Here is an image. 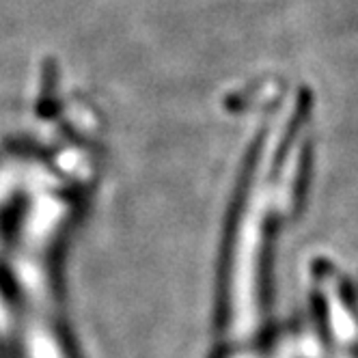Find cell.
<instances>
[{
	"instance_id": "1",
	"label": "cell",
	"mask_w": 358,
	"mask_h": 358,
	"mask_svg": "<svg viewBox=\"0 0 358 358\" xmlns=\"http://www.w3.org/2000/svg\"><path fill=\"white\" fill-rule=\"evenodd\" d=\"M45 255L48 248L39 240L20 242L15 276L22 294H27L31 313L9 317L0 302V341L13 358H73L50 313Z\"/></svg>"
}]
</instances>
